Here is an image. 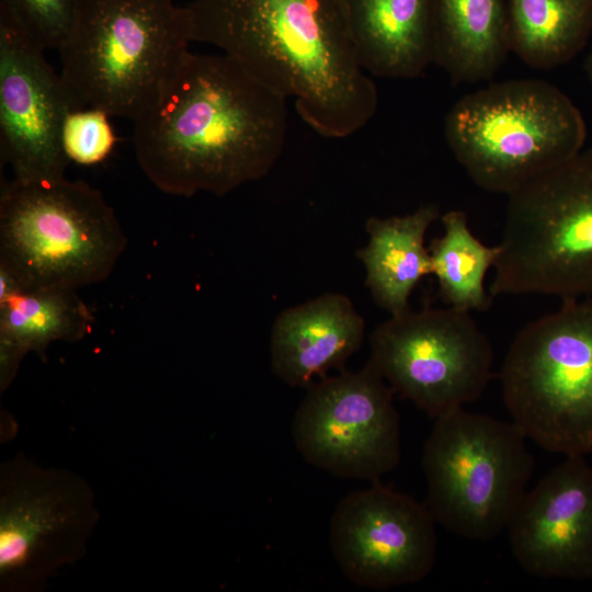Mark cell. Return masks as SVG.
Returning a JSON list of instances; mask_svg holds the SVG:
<instances>
[{
    "instance_id": "obj_19",
    "label": "cell",
    "mask_w": 592,
    "mask_h": 592,
    "mask_svg": "<svg viewBox=\"0 0 592 592\" xmlns=\"http://www.w3.org/2000/svg\"><path fill=\"white\" fill-rule=\"evenodd\" d=\"M508 45V0H435V61L452 82L490 79Z\"/></svg>"
},
{
    "instance_id": "obj_24",
    "label": "cell",
    "mask_w": 592,
    "mask_h": 592,
    "mask_svg": "<svg viewBox=\"0 0 592 592\" xmlns=\"http://www.w3.org/2000/svg\"><path fill=\"white\" fill-rule=\"evenodd\" d=\"M584 69L587 72V76L592 84V50L588 55L585 62H584Z\"/></svg>"
},
{
    "instance_id": "obj_4",
    "label": "cell",
    "mask_w": 592,
    "mask_h": 592,
    "mask_svg": "<svg viewBox=\"0 0 592 592\" xmlns=\"http://www.w3.org/2000/svg\"><path fill=\"white\" fill-rule=\"evenodd\" d=\"M192 42L173 0H79L58 50L60 75L83 106L134 121L157 98Z\"/></svg>"
},
{
    "instance_id": "obj_20",
    "label": "cell",
    "mask_w": 592,
    "mask_h": 592,
    "mask_svg": "<svg viewBox=\"0 0 592 592\" xmlns=\"http://www.w3.org/2000/svg\"><path fill=\"white\" fill-rule=\"evenodd\" d=\"M592 32V0H508V45L528 67L560 66Z\"/></svg>"
},
{
    "instance_id": "obj_2",
    "label": "cell",
    "mask_w": 592,
    "mask_h": 592,
    "mask_svg": "<svg viewBox=\"0 0 592 592\" xmlns=\"http://www.w3.org/2000/svg\"><path fill=\"white\" fill-rule=\"evenodd\" d=\"M185 8L192 42L218 47L293 99L319 135L349 137L375 115L378 91L358 61L344 0H193Z\"/></svg>"
},
{
    "instance_id": "obj_11",
    "label": "cell",
    "mask_w": 592,
    "mask_h": 592,
    "mask_svg": "<svg viewBox=\"0 0 592 592\" xmlns=\"http://www.w3.org/2000/svg\"><path fill=\"white\" fill-rule=\"evenodd\" d=\"M368 361L357 372L307 388L293 421L294 443L311 465L338 477L377 480L400 459L394 390Z\"/></svg>"
},
{
    "instance_id": "obj_9",
    "label": "cell",
    "mask_w": 592,
    "mask_h": 592,
    "mask_svg": "<svg viewBox=\"0 0 592 592\" xmlns=\"http://www.w3.org/2000/svg\"><path fill=\"white\" fill-rule=\"evenodd\" d=\"M100 521L91 485L23 453L0 465V590L42 592L87 554Z\"/></svg>"
},
{
    "instance_id": "obj_14",
    "label": "cell",
    "mask_w": 592,
    "mask_h": 592,
    "mask_svg": "<svg viewBox=\"0 0 592 592\" xmlns=\"http://www.w3.org/2000/svg\"><path fill=\"white\" fill-rule=\"evenodd\" d=\"M512 554L540 578L592 579V466L566 456L526 491L506 526Z\"/></svg>"
},
{
    "instance_id": "obj_3",
    "label": "cell",
    "mask_w": 592,
    "mask_h": 592,
    "mask_svg": "<svg viewBox=\"0 0 592 592\" xmlns=\"http://www.w3.org/2000/svg\"><path fill=\"white\" fill-rule=\"evenodd\" d=\"M127 246L102 193L62 178L5 182L0 196V292L78 289L104 281Z\"/></svg>"
},
{
    "instance_id": "obj_5",
    "label": "cell",
    "mask_w": 592,
    "mask_h": 592,
    "mask_svg": "<svg viewBox=\"0 0 592 592\" xmlns=\"http://www.w3.org/2000/svg\"><path fill=\"white\" fill-rule=\"evenodd\" d=\"M444 136L479 187L508 196L579 153L587 126L556 86L514 79L460 98L444 118Z\"/></svg>"
},
{
    "instance_id": "obj_17",
    "label": "cell",
    "mask_w": 592,
    "mask_h": 592,
    "mask_svg": "<svg viewBox=\"0 0 592 592\" xmlns=\"http://www.w3.org/2000/svg\"><path fill=\"white\" fill-rule=\"evenodd\" d=\"M94 318L76 289L31 287L0 297V391L14 380L30 352L44 357L54 342H77Z\"/></svg>"
},
{
    "instance_id": "obj_1",
    "label": "cell",
    "mask_w": 592,
    "mask_h": 592,
    "mask_svg": "<svg viewBox=\"0 0 592 592\" xmlns=\"http://www.w3.org/2000/svg\"><path fill=\"white\" fill-rule=\"evenodd\" d=\"M287 99L225 54H185L134 122L138 164L161 192L217 196L265 177L287 135Z\"/></svg>"
},
{
    "instance_id": "obj_18",
    "label": "cell",
    "mask_w": 592,
    "mask_h": 592,
    "mask_svg": "<svg viewBox=\"0 0 592 592\" xmlns=\"http://www.w3.org/2000/svg\"><path fill=\"white\" fill-rule=\"evenodd\" d=\"M439 217V207L425 204L410 214L371 217L365 224L368 242L356 255L365 267V285L373 299L390 316L410 308L413 289L432 273L424 238Z\"/></svg>"
},
{
    "instance_id": "obj_13",
    "label": "cell",
    "mask_w": 592,
    "mask_h": 592,
    "mask_svg": "<svg viewBox=\"0 0 592 592\" xmlns=\"http://www.w3.org/2000/svg\"><path fill=\"white\" fill-rule=\"evenodd\" d=\"M434 523L425 504L377 483L339 502L330 522V549L343 574L362 588L415 583L435 563Z\"/></svg>"
},
{
    "instance_id": "obj_6",
    "label": "cell",
    "mask_w": 592,
    "mask_h": 592,
    "mask_svg": "<svg viewBox=\"0 0 592 592\" xmlns=\"http://www.w3.org/2000/svg\"><path fill=\"white\" fill-rule=\"evenodd\" d=\"M489 293L592 296V148L510 195Z\"/></svg>"
},
{
    "instance_id": "obj_16",
    "label": "cell",
    "mask_w": 592,
    "mask_h": 592,
    "mask_svg": "<svg viewBox=\"0 0 592 592\" xmlns=\"http://www.w3.org/2000/svg\"><path fill=\"white\" fill-rule=\"evenodd\" d=\"M352 42L372 77L413 79L435 61V0H344Z\"/></svg>"
},
{
    "instance_id": "obj_22",
    "label": "cell",
    "mask_w": 592,
    "mask_h": 592,
    "mask_svg": "<svg viewBox=\"0 0 592 592\" xmlns=\"http://www.w3.org/2000/svg\"><path fill=\"white\" fill-rule=\"evenodd\" d=\"M105 111L87 106L70 111L61 128V146L69 161L81 166L103 162L113 151L116 136Z\"/></svg>"
},
{
    "instance_id": "obj_23",
    "label": "cell",
    "mask_w": 592,
    "mask_h": 592,
    "mask_svg": "<svg viewBox=\"0 0 592 592\" xmlns=\"http://www.w3.org/2000/svg\"><path fill=\"white\" fill-rule=\"evenodd\" d=\"M79 0H0L44 48L57 49L66 42Z\"/></svg>"
},
{
    "instance_id": "obj_21",
    "label": "cell",
    "mask_w": 592,
    "mask_h": 592,
    "mask_svg": "<svg viewBox=\"0 0 592 592\" xmlns=\"http://www.w3.org/2000/svg\"><path fill=\"white\" fill-rule=\"evenodd\" d=\"M441 220L443 234L429 247L431 274L437 278L440 297L459 310L485 311L492 303L485 277L496 263L499 246L488 247L476 238L462 210H448Z\"/></svg>"
},
{
    "instance_id": "obj_10",
    "label": "cell",
    "mask_w": 592,
    "mask_h": 592,
    "mask_svg": "<svg viewBox=\"0 0 592 592\" xmlns=\"http://www.w3.org/2000/svg\"><path fill=\"white\" fill-rule=\"evenodd\" d=\"M369 361L394 392L439 418L475 401L493 351L470 312L447 306L390 316L369 337Z\"/></svg>"
},
{
    "instance_id": "obj_7",
    "label": "cell",
    "mask_w": 592,
    "mask_h": 592,
    "mask_svg": "<svg viewBox=\"0 0 592 592\" xmlns=\"http://www.w3.org/2000/svg\"><path fill=\"white\" fill-rule=\"evenodd\" d=\"M500 379L513 423L540 447L592 453V296L527 323L504 357Z\"/></svg>"
},
{
    "instance_id": "obj_8",
    "label": "cell",
    "mask_w": 592,
    "mask_h": 592,
    "mask_svg": "<svg viewBox=\"0 0 592 592\" xmlns=\"http://www.w3.org/2000/svg\"><path fill=\"white\" fill-rule=\"evenodd\" d=\"M525 439L513 422L463 408L436 418L422 454L435 522L475 540L506 528L534 467Z\"/></svg>"
},
{
    "instance_id": "obj_12",
    "label": "cell",
    "mask_w": 592,
    "mask_h": 592,
    "mask_svg": "<svg viewBox=\"0 0 592 592\" xmlns=\"http://www.w3.org/2000/svg\"><path fill=\"white\" fill-rule=\"evenodd\" d=\"M44 50L0 3V151L21 181L65 177L64 119L83 107Z\"/></svg>"
},
{
    "instance_id": "obj_15",
    "label": "cell",
    "mask_w": 592,
    "mask_h": 592,
    "mask_svg": "<svg viewBox=\"0 0 592 592\" xmlns=\"http://www.w3.org/2000/svg\"><path fill=\"white\" fill-rule=\"evenodd\" d=\"M364 334V319L348 296L322 294L276 317L270 340L272 371L291 386L308 387L316 377L341 368L361 348Z\"/></svg>"
}]
</instances>
